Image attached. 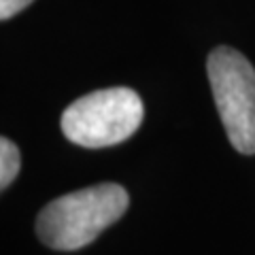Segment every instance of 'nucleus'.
Listing matches in <instances>:
<instances>
[{
    "instance_id": "f257e3e1",
    "label": "nucleus",
    "mask_w": 255,
    "mask_h": 255,
    "mask_svg": "<svg viewBox=\"0 0 255 255\" xmlns=\"http://www.w3.org/2000/svg\"><path fill=\"white\" fill-rule=\"evenodd\" d=\"M128 202V191L117 183H100L60 196L38 213L36 234L51 249H81L122 217Z\"/></svg>"
},
{
    "instance_id": "f03ea898",
    "label": "nucleus",
    "mask_w": 255,
    "mask_h": 255,
    "mask_svg": "<svg viewBox=\"0 0 255 255\" xmlns=\"http://www.w3.org/2000/svg\"><path fill=\"white\" fill-rule=\"evenodd\" d=\"M145 117L140 96L130 87H111L81 96L62 113V132L87 149L124 142Z\"/></svg>"
},
{
    "instance_id": "7ed1b4c3",
    "label": "nucleus",
    "mask_w": 255,
    "mask_h": 255,
    "mask_svg": "<svg viewBox=\"0 0 255 255\" xmlns=\"http://www.w3.org/2000/svg\"><path fill=\"white\" fill-rule=\"evenodd\" d=\"M211 92L236 151L255 153V70L232 47H217L206 60Z\"/></svg>"
},
{
    "instance_id": "20e7f679",
    "label": "nucleus",
    "mask_w": 255,
    "mask_h": 255,
    "mask_svg": "<svg viewBox=\"0 0 255 255\" xmlns=\"http://www.w3.org/2000/svg\"><path fill=\"white\" fill-rule=\"evenodd\" d=\"M19 149L9 138H0V187L6 189L19 172Z\"/></svg>"
},
{
    "instance_id": "39448f33",
    "label": "nucleus",
    "mask_w": 255,
    "mask_h": 255,
    "mask_svg": "<svg viewBox=\"0 0 255 255\" xmlns=\"http://www.w3.org/2000/svg\"><path fill=\"white\" fill-rule=\"evenodd\" d=\"M30 2L32 0H0V19H11L21 9H26Z\"/></svg>"
}]
</instances>
